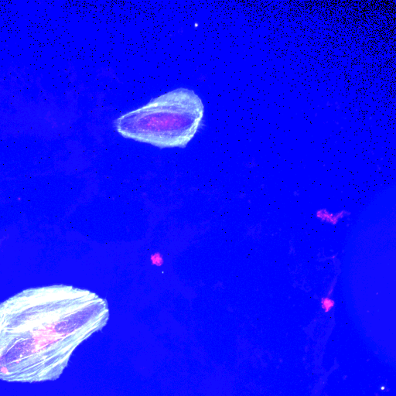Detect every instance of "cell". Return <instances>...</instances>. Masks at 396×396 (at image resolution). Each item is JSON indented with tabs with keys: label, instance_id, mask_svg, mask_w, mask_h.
I'll list each match as a JSON object with an SVG mask.
<instances>
[{
	"label": "cell",
	"instance_id": "2",
	"mask_svg": "<svg viewBox=\"0 0 396 396\" xmlns=\"http://www.w3.org/2000/svg\"><path fill=\"white\" fill-rule=\"evenodd\" d=\"M203 111L194 91L180 88L121 116L115 126L126 138L160 148L184 147L200 127Z\"/></svg>",
	"mask_w": 396,
	"mask_h": 396
},
{
	"label": "cell",
	"instance_id": "1",
	"mask_svg": "<svg viewBox=\"0 0 396 396\" xmlns=\"http://www.w3.org/2000/svg\"><path fill=\"white\" fill-rule=\"evenodd\" d=\"M107 301L71 286L29 288L0 303V380L59 378L81 343L107 324Z\"/></svg>",
	"mask_w": 396,
	"mask_h": 396
},
{
	"label": "cell",
	"instance_id": "3",
	"mask_svg": "<svg viewBox=\"0 0 396 396\" xmlns=\"http://www.w3.org/2000/svg\"><path fill=\"white\" fill-rule=\"evenodd\" d=\"M330 303H331V301L330 300H326V301L324 302V307L326 308L327 310H329L330 308L332 307L333 305H330Z\"/></svg>",
	"mask_w": 396,
	"mask_h": 396
}]
</instances>
